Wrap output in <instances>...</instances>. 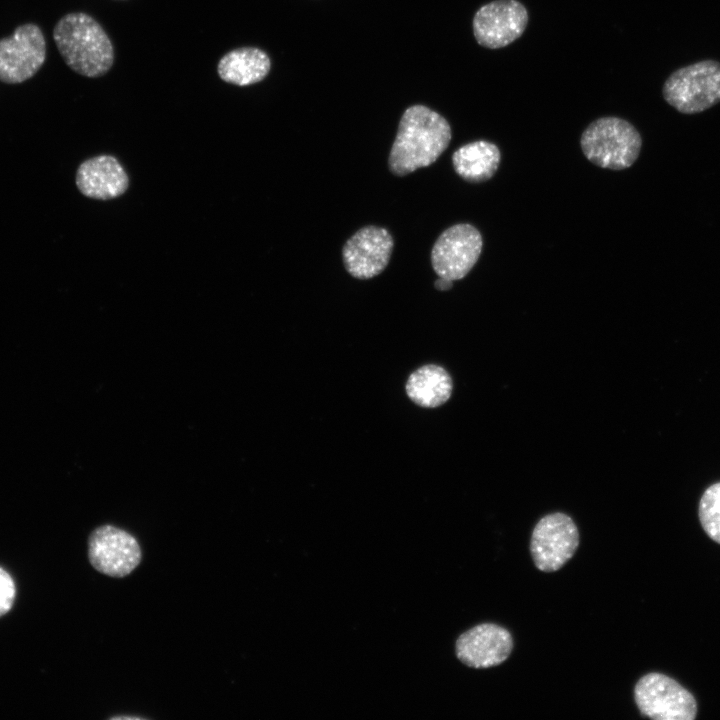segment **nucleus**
Segmentation results:
<instances>
[{"instance_id": "1", "label": "nucleus", "mask_w": 720, "mask_h": 720, "mask_svg": "<svg viewBox=\"0 0 720 720\" xmlns=\"http://www.w3.org/2000/svg\"><path fill=\"white\" fill-rule=\"evenodd\" d=\"M451 140L448 121L424 105H413L403 113L392 145L388 165L397 176H405L434 163Z\"/></svg>"}, {"instance_id": "2", "label": "nucleus", "mask_w": 720, "mask_h": 720, "mask_svg": "<svg viewBox=\"0 0 720 720\" xmlns=\"http://www.w3.org/2000/svg\"><path fill=\"white\" fill-rule=\"evenodd\" d=\"M53 38L65 63L86 77L105 75L114 62L112 42L90 15L69 13L55 25Z\"/></svg>"}, {"instance_id": "3", "label": "nucleus", "mask_w": 720, "mask_h": 720, "mask_svg": "<svg viewBox=\"0 0 720 720\" xmlns=\"http://www.w3.org/2000/svg\"><path fill=\"white\" fill-rule=\"evenodd\" d=\"M641 136L628 121L617 117L599 118L582 133L580 145L593 164L612 170L630 167L638 158Z\"/></svg>"}, {"instance_id": "4", "label": "nucleus", "mask_w": 720, "mask_h": 720, "mask_svg": "<svg viewBox=\"0 0 720 720\" xmlns=\"http://www.w3.org/2000/svg\"><path fill=\"white\" fill-rule=\"evenodd\" d=\"M666 102L683 114L703 112L720 102V62L702 60L672 72L663 85Z\"/></svg>"}, {"instance_id": "5", "label": "nucleus", "mask_w": 720, "mask_h": 720, "mask_svg": "<svg viewBox=\"0 0 720 720\" xmlns=\"http://www.w3.org/2000/svg\"><path fill=\"white\" fill-rule=\"evenodd\" d=\"M639 711L654 720H693L697 702L675 679L658 672L642 676L634 687Z\"/></svg>"}, {"instance_id": "6", "label": "nucleus", "mask_w": 720, "mask_h": 720, "mask_svg": "<svg viewBox=\"0 0 720 720\" xmlns=\"http://www.w3.org/2000/svg\"><path fill=\"white\" fill-rule=\"evenodd\" d=\"M579 545V532L570 516L562 512L548 514L535 525L530 553L537 569L555 572L575 554Z\"/></svg>"}, {"instance_id": "7", "label": "nucleus", "mask_w": 720, "mask_h": 720, "mask_svg": "<svg viewBox=\"0 0 720 720\" xmlns=\"http://www.w3.org/2000/svg\"><path fill=\"white\" fill-rule=\"evenodd\" d=\"M482 236L471 224L459 223L443 231L431 251V263L438 277L452 281L464 278L482 251Z\"/></svg>"}, {"instance_id": "8", "label": "nucleus", "mask_w": 720, "mask_h": 720, "mask_svg": "<svg viewBox=\"0 0 720 720\" xmlns=\"http://www.w3.org/2000/svg\"><path fill=\"white\" fill-rule=\"evenodd\" d=\"M88 558L98 572L123 578L140 564L142 551L132 534L107 524L91 532L88 538Z\"/></svg>"}, {"instance_id": "9", "label": "nucleus", "mask_w": 720, "mask_h": 720, "mask_svg": "<svg viewBox=\"0 0 720 720\" xmlns=\"http://www.w3.org/2000/svg\"><path fill=\"white\" fill-rule=\"evenodd\" d=\"M46 58V42L40 28L32 23L19 26L0 40V80L21 83L36 74Z\"/></svg>"}, {"instance_id": "10", "label": "nucleus", "mask_w": 720, "mask_h": 720, "mask_svg": "<svg viewBox=\"0 0 720 720\" xmlns=\"http://www.w3.org/2000/svg\"><path fill=\"white\" fill-rule=\"evenodd\" d=\"M528 23L525 6L517 0H495L481 6L473 18V33L486 48H502L524 32Z\"/></svg>"}, {"instance_id": "11", "label": "nucleus", "mask_w": 720, "mask_h": 720, "mask_svg": "<svg viewBox=\"0 0 720 720\" xmlns=\"http://www.w3.org/2000/svg\"><path fill=\"white\" fill-rule=\"evenodd\" d=\"M393 238L378 226L359 229L345 243L342 257L347 272L357 279H369L379 275L388 265Z\"/></svg>"}, {"instance_id": "12", "label": "nucleus", "mask_w": 720, "mask_h": 720, "mask_svg": "<svg viewBox=\"0 0 720 720\" xmlns=\"http://www.w3.org/2000/svg\"><path fill=\"white\" fill-rule=\"evenodd\" d=\"M512 649L511 633L495 623L478 624L462 633L455 643L457 658L475 669L500 665L510 656Z\"/></svg>"}, {"instance_id": "13", "label": "nucleus", "mask_w": 720, "mask_h": 720, "mask_svg": "<svg viewBox=\"0 0 720 720\" xmlns=\"http://www.w3.org/2000/svg\"><path fill=\"white\" fill-rule=\"evenodd\" d=\"M76 185L89 198L109 200L124 194L129 186V178L115 157L99 155L79 166Z\"/></svg>"}, {"instance_id": "14", "label": "nucleus", "mask_w": 720, "mask_h": 720, "mask_svg": "<svg viewBox=\"0 0 720 720\" xmlns=\"http://www.w3.org/2000/svg\"><path fill=\"white\" fill-rule=\"evenodd\" d=\"M269 56L256 47H241L224 54L218 62L221 80L237 86H248L262 81L270 72Z\"/></svg>"}, {"instance_id": "15", "label": "nucleus", "mask_w": 720, "mask_h": 720, "mask_svg": "<svg viewBox=\"0 0 720 720\" xmlns=\"http://www.w3.org/2000/svg\"><path fill=\"white\" fill-rule=\"evenodd\" d=\"M500 159L499 148L484 140L465 144L452 155L455 172L462 179L471 183L490 179L497 171Z\"/></svg>"}, {"instance_id": "16", "label": "nucleus", "mask_w": 720, "mask_h": 720, "mask_svg": "<svg viewBox=\"0 0 720 720\" xmlns=\"http://www.w3.org/2000/svg\"><path fill=\"white\" fill-rule=\"evenodd\" d=\"M452 379L448 372L434 364L414 371L406 383L408 397L417 405L434 408L444 404L451 396Z\"/></svg>"}, {"instance_id": "17", "label": "nucleus", "mask_w": 720, "mask_h": 720, "mask_svg": "<svg viewBox=\"0 0 720 720\" xmlns=\"http://www.w3.org/2000/svg\"><path fill=\"white\" fill-rule=\"evenodd\" d=\"M698 517L704 532L720 544V482L710 485L702 494Z\"/></svg>"}, {"instance_id": "18", "label": "nucleus", "mask_w": 720, "mask_h": 720, "mask_svg": "<svg viewBox=\"0 0 720 720\" xmlns=\"http://www.w3.org/2000/svg\"><path fill=\"white\" fill-rule=\"evenodd\" d=\"M15 585L10 575L0 568V616L6 614L13 605Z\"/></svg>"}, {"instance_id": "19", "label": "nucleus", "mask_w": 720, "mask_h": 720, "mask_svg": "<svg viewBox=\"0 0 720 720\" xmlns=\"http://www.w3.org/2000/svg\"><path fill=\"white\" fill-rule=\"evenodd\" d=\"M434 285H435V288H436V289H438V290H440V291H446V290H449V289L452 287L453 281L450 280V279H446V278L439 277V278L435 281V284H434Z\"/></svg>"}, {"instance_id": "20", "label": "nucleus", "mask_w": 720, "mask_h": 720, "mask_svg": "<svg viewBox=\"0 0 720 720\" xmlns=\"http://www.w3.org/2000/svg\"><path fill=\"white\" fill-rule=\"evenodd\" d=\"M111 719H120V720L121 719H139V717H137V716L136 717L135 716H116V717H112Z\"/></svg>"}]
</instances>
